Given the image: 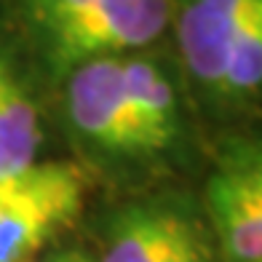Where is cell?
Returning a JSON list of instances; mask_svg holds the SVG:
<instances>
[{
  "label": "cell",
  "mask_w": 262,
  "mask_h": 262,
  "mask_svg": "<svg viewBox=\"0 0 262 262\" xmlns=\"http://www.w3.org/2000/svg\"><path fill=\"white\" fill-rule=\"evenodd\" d=\"M40 262H91V259L83 257V254H59V257H49V259H40Z\"/></svg>",
  "instance_id": "obj_11"
},
{
  "label": "cell",
  "mask_w": 262,
  "mask_h": 262,
  "mask_svg": "<svg viewBox=\"0 0 262 262\" xmlns=\"http://www.w3.org/2000/svg\"><path fill=\"white\" fill-rule=\"evenodd\" d=\"M70 115L80 134L107 152H147L128 104L123 62L118 56L91 59L75 67L70 78Z\"/></svg>",
  "instance_id": "obj_3"
},
{
  "label": "cell",
  "mask_w": 262,
  "mask_h": 262,
  "mask_svg": "<svg viewBox=\"0 0 262 262\" xmlns=\"http://www.w3.org/2000/svg\"><path fill=\"white\" fill-rule=\"evenodd\" d=\"M123 80L131 113L145 139V150L158 152L171 147L180 131V110L169 78L152 62L128 59L123 62Z\"/></svg>",
  "instance_id": "obj_7"
},
{
  "label": "cell",
  "mask_w": 262,
  "mask_h": 262,
  "mask_svg": "<svg viewBox=\"0 0 262 262\" xmlns=\"http://www.w3.org/2000/svg\"><path fill=\"white\" fill-rule=\"evenodd\" d=\"M254 0H187L180 14V49L201 83L222 89L230 43Z\"/></svg>",
  "instance_id": "obj_5"
},
{
  "label": "cell",
  "mask_w": 262,
  "mask_h": 262,
  "mask_svg": "<svg viewBox=\"0 0 262 262\" xmlns=\"http://www.w3.org/2000/svg\"><path fill=\"white\" fill-rule=\"evenodd\" d=\"M230 171L241 177V180L262 198V156H246L244 161H238L235 169H230Z\"/></svg>",
  "instance_id": "obj_10"
},
{
  "label": "cell",
  "mask_w": 262,
  "mask_h": 262,
  "mask_svg": "<svg viewBox=\"0 0 262 262\" xmlns=\"http://www.w3.org/2000/svg\"><path fill=\"white\" fill-rule=\"evenodd\" d=\"M206 198L225 252L235 262H262V198L233 171L214 177Z\"/></svg>",
  "instance_id": "obj_6"
},
{
  "label": "cell",
  "mask_w": 262,
  "mask_h": 262,
  "mask_svg": "<svg viewBox=\"0 0 262 262\" xmlns=\"http://www.w3.org/2000/svg\"><path fill=\"white\" fill-rule=\"evenodd\" d=\"M171 0H91L64 27L49 35L59 64L78 67L150 46L166 30Z\"/></svg>",
  "instance_id": "obj_2"
},
{
  "label": "cell",
  "mask_w": 262,
  "mask_h": 262,
  "mask_svg": "<svg viewBox=\"0 0 262 262\" xmlns=\"http://www.w3.org/2000/svg\"><path fill=\"white\" fill-rule=\"evenodd\" d=\"M99 262H211L201 225L182 211L134 206L113 225Z\"/></svg>",
  "instance_id": "obj_4"
},
{
  "label": "cell",
  "mask_w": 262,
  "mask_h": 262,
  "mask_svg": "<svg viewBox=\"0 0 262 262\" xmlns=\"http://www.w3.org/2000/svg\"><path fill=\"white\" fill-rule=\"evenodd\" d=\"M40 147L38 115L19 80L0 59V177L25 171Z\"/></svg>",
  "instance_id": "obj_8"
},
{
  "label": "cell",
  "mask_w": 262,
  "mask_h": 262,
  "mask_svg": "<svg viewBox=\"0 0 262 262\" xmlns=\"http://www.w3.org/2000/svg\"><path fill=\"white\" fill-rule=\"evenodd\" d=\"M259 89H262V0H254L230 43L222 91L252 94Z\"/></svg>",
  "instance_id": "obj_9"
},
{
  "label": "cell",
  "mask_w": 262,
  "mask_h": 262,
  "mask_svg": "<svg viewBox=\"0 0 262 262\" xmlns=\"http://www.w3.org/2000/svg\"><path fill=\"white\" fill-rule=\"evenodd\" d=\"M86 177L70 163H32L0 177V262H27L78 217Z\"/></svg>",
  "instance_id": "obj_1"
}]
</instances>
